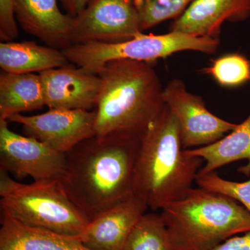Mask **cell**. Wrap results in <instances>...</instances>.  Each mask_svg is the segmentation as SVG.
Returning a JSON list of instances; mask_svg holds the SVG:
<instances>
[{"label": "cell", "mask_w": 250, "mask_h": 250, "mask_svg": "<svg viewBox=\"0 0 250 250\" xmlns=\"http://www.w3.org/2000/svg\"><path fill=\"white\" fill-rule=\"evenodd\" d=\"M96 118L95 111L49 109L35 116L16 114L9 121L22 125L25 136L66 154L82 141L96 135Z\"/></svg>", "instance_id": "30bf717a"}, {"label": "cell", "mask_w": 250, "mask_h": 250, "mask_svg": "<svg viewBox=\"0 0 250 250\" xmlns=\"http://www.w3.org/2000/svg\"><path fill=\"white\" fill-rule=\"evenodd\" d=\"M46 106L40 75L34 73L0 75V119L9 118L23 112L41 109Z\"/></svg>", "instance_id": "ac0fdd59"}, {"label": "cell", "mask_w": 250, "mask_h": 250, "mask_svg": "<svg viewBox=\"0 0 250 250\" xmlns=\"http://www.w3.org/2000/svg\"><path fill=\"white\" fill-rule=\"evenodd\" d=\"M223 86H240L250 82V60L240 54H228L212 62L204 69Z\"/></svg>", "instance_id": "ffe728a7"}, {"label": "cell", "mask_w": 250, "mask_h": 250, "mask_svg": "<svg viewBox=\"0 0 250 250\" xmlns=\"http://www.w3.org/2000/svg\"><path fill=\"white\" fill-rule=\"evenodd\" d=\"M199 187L233 199L250 213V179L237 182L222 178L214 172L197 175L195 180Z\"/></svg>", "instance_id": "7402d4cb"}, {"label": "cell", "mask_w": 250, "mask_h": 250, "mask_svg": "<svg viewBox=\"0 0 250 250\" xmlns=\"http://www.w3.org/2000/svg\"><path fill=\"white\" fill-rule=\"evenodd\" d=\"M213 250H250V231L231 237Z\"/></svg>", "instance_id": "cb8c5ba5"}, {"label": "cell", "mask_w": 250, "mask_h": 250, "mask_svg": "<svg viewBox=\"0 0 250 250\" xmlns=\"http://www.w3.org/2000/svg\"><path fill=\"white\" fill-rule=\"evenodd\" d=\"M219 43L218 39L170 31L162 35L141 34L131 40L118 43L75 44L62 52L69 62L98 75L99 70L106 62L116 59L148 62L182 51L212 54L216 52Z\"/></svg>", "instance_id": "8992f818"}, {"label": "cell", "mask_w": 250, "mask_h": 250, "mask_svg": "<svg viewBox=\"0 0 250 250\" xmlns=\"http://www.w3.org/2000/svg\"><path fill=\"white\" fill-rule=\"evenodd\" d=\"M15 5L16 0H0V38L4 42L13 41L18 35Z\"/></svg>", "instance_id": "603a6c76"}, {"label": "cell", "mask_w": 250, "mask_h": 250, "mask_svg": "<svg viewBox=\"0 0 250 250\" xmlns=\"http://www.w3.org/2000/svg\"><path fill=\"white\" fill-rule=\"evenodd\" d=\"M163 98L178 121L184 149L212 144L236 126L210 113L202 99L188 91L182 80L170 81L164 88Z\"/></svg>", "instance_id": "9c48e42d"}, {"label": "cell", "mask_w": 250, "mask_h": 250, "mask_svg": "<svg viewBox=\"0 0 250 250\" xmlns=\"http://www.w3.org/2000/svg\"><path fill=\"white\" fill-rule=\"evenodd\" d=\"M123 250H170L167 229L161 215L145 213Z\"/></svg>", "instance_id": "d6986e66"}, {"label": "cell", "mask_w": 250, "mask_h": 250, "mask_svg": "<svg viewBox=\"0 0 250 250\" xmlns=\"http://www.w3.org/2000/svg\"><path fill=\"white\" fill-rule=\"evenodd\" d=\"M143 34L133 0H90L74 18L73 45L87 42L118 43Z\"/></svg>", "instance_id": "ba28073f"}, {"label": "cell", "mask_w": 250, "mask_h": 250, "mask_svg": "<svg viewBox=\"0 0 250 250\" xmlns=\"http://www.w3.org/2000/svg\"><path fill=\"white\" fill-rule=\"evenodd\" d=\"M66 154L57 152L34 138L11 131L0 119V169L16 178L34 182L60 180L66 169Z\"/></svg>", "instance_id": "52a82bcc"}, {"label": "cell", "mask_w": 250, "mask_h": 250, "mask_svg": "<svg viewBox=\"0 0 250 250\" xmlns=\"http://www.w3.org/2000/svg\"><path fill=\"white\" fill-rule=\"evenodd\" d=\"M250 17V0H194L176 18L170 31L218 39L226 22H240Z\"/></svg>", "instance_id": "5bb4252c"}, {"label": "cell", "mask_w": 250, "mask_h": 250, "mask_svg": "<svg viewBox=\"0 0 250 250\" xmlns=\"http://www.w3.org/2000/svg\"><path fill=\"white\" fill-rule=\"evenodd\" d=\"M184 151L188 155L205 161L197 175L214 172L224 166L241 160H248V163L240 171L250 175V113L243 123L216 142Z\"/></svg>", "instance_id": "2e32d148"}, {"label": "cell", "mask_w": 250, "mask_h": 250, "mask_svg": "<svg viewBox=\"0 0 250 250\" xmlns=\"http://www.w3.org/2000/svg\"><path fill=\"white\" fill-rule=\"evenodd\" d=\"M170 250H213L224 241L250 231V213L233 199L192 188L161 210Z\"/></svg>", "instance_id": "277c9868"}, {"label": "cell", "mask_w": 250, "mask_h": 250, "mask_svg": "<svg viewBox=\"0 0 250 250\" xmlns=\"http://www.w3.org/2000/svg\"><path fill=\"white\" fill-rule=\"evenodd\" d=\"M70 63L62 50L34 41L0 43V67L8 73H40Z\"/></svg>", "instance_id": "e0dca14e"}, {"label": "cell", "mask_w": 250, "mask_h": 250, "mask_svg": "<svg viewBox=\"0 0 250 250\" xmlns=\"http://www.w3.org/2000/svg\"><path fill=\"white\" fill-rule=\"evenodd\" d=\"M0 197L1 210L29 228L78 237L90 223L59 180L22 184L0 169Z\"/></svg>", "instance_id": "5b68a950"}, {"label": "cell", "mask_w": 250, "mask_h": 250, "mask_svg": "<svg viewBox=\"0 0 250 250\" xmlns=\"http://www.w3.org/2000/svg\"><path fill=\"white\" fill-rule=\"evenodd\" d=\"M1 211L0 250H92L78 237L29 228Z\"/></svg>", "instance_id": "9a60e30c"}, {"label": "cell", "mask_w": 250, "mask_h": 250, "mask_svg": "<svg viewBox=\"0 0 250 250\" xmlns=\"http://www.w3.org/2000/svg\"><path fill=\"white\" fill-rule=\"evenodd\" d=\"M141 31L179 17L194 0H133Z\"/></svg>", "instance_id": "44dd1931"}, {"label": "cell", "mask_w": 250, "mask_h": 250, "mask_svg": "<svg viewBox=\"0 0 250 250\" xmlns=\"http://www.w3.org/2000/svg\"><path fill=\"white\" fill-rule=\"evenodd\" d=\"M98 75L103 84L95 110L97 136L142 135L165 108L164 88L148 62L116 59L106 62Z\"/></svg>", "instance_id": "3957f363"}, {"label": "cell", "mask_w": 250, "mask_h": 250, "mask_svg": "<svg viewBox=\"0 0 250 250\" xmlns=\"http://www.w3.org/2000/svg\"><path fill=\"white\" fill-rule=\"evenodd\" d=\"M204 161L182 147L177 118L167 106L141 136L134 193L148 208L161 210L192 188Z\"/></svg>", "instance_id": "7a4b0ae2"}, {"label": "cell", "mask_w": 250, "mask_h": 250, "mask_svg": "<svg viewBox=\"0 0 250 250\" xmlns=\"http://www.w3.org/2000/svg\"><path fill=\"white\" fill-rule=\"evenodd\" d=\"M49 109L91 111L102 89L101 77L70 62L39 73Z\"/></svg>", "instance_id": "8fae6325"}, {"label": "cell", "mask_w": 250, "mask_h": 250, "mask_svg": "<svg viewBox=\"0 0 250 250\" xmlns=\"http://www.w3.org/2000/svg\"><path fill=\"white\" fill-rule=\"evenodd\" d=\"M147 209L146 202L134 194L94 218L78 238L92 250H123Z\"/></svg>", "instance_id": "7c38bea8"}, {"label": "cell", "mask_w": 250, "mask_h": 250, "mask_svg": "<svg viewBox=\"0 0 250 250\" xmlns=\"http://www.w3.org/2000/svg\"><path fill=\"white\" fill-rule=\"evenodd\" d=\"M141 135L111 133L84 140L66 153L60 179L67 197L89 221L134 195Z\"/></svg>", "instance_id": "6da1fadb"}, {"label": "cell", "mask_w": 250, "mask_h": 250, "mask_svg": "<svg viewBox=\"0 0 250 250\" xmlns=\"http://www.w3.org/2000/svg\"><path fill=\"white\" fill-rule=\"evenodd\" d=\"M15 16L24 31L49 47L62 51L73 45L74 18L62 14L57 0H16Z\"/></svg>", "instance_id": "4fadbf2b"}, {"label": "cell", "mask_w": 250, "mask_h": 250, "mask_svg": "<svg viewBox=\"0 0 250 250\" xmlns=\"http://www.w3.org/2000/svg\"><path fill=\"white\" fill-rule=\"evenodd\" d=\"M69 16L76 17L83 11L90 0H59Z\"/></svg>", "instance_id": "d4e9b609"}]
</instances>
